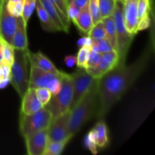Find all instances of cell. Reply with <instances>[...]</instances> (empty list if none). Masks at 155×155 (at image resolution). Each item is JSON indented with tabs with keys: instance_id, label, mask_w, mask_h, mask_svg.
<instances>
[{
	"instance_id": "cell-33",
	"label": "cell",
	"mask_w": 155,
	"mask_h": 155,
	"mask_svg": "<svg viewBox=\"0 0 155 155\" xmlns=\"http://www.w3.org/2000/svg\"><path fill=\"white\" fill-rule=\"evenodd\" d=\"M36 89V94L37 96L38 100L40 101L42 105L45 106L50 101L51 98V94L50 91L47 89L46 87H42V88H37Z\"/></svg>"
},
{
	"instance_id": "cell-8",
	"label": "cell",
	"mask_w": 155,
	"mask_h": 155,
	"mask_svg": "<svg viewBox=\"0 0 155 155\" xmlns=\"http://www.w3.org/2000/svg\"><path fill=\"white\" fill-rule=\"evenodd\" d=\"M71 110L53 118L48 130V142H66L72 139L73 136L69 132V120Z\"/></svg>"
},
{
	"instance_id": "cell-38",
	"label": "cell",
	"mask_w": 155,
	"mask_h": 155,
	"mask_svg": "<svg viewBox=\"0 0 155 155\" xmlns=\"http://www.w3.org/2000/svg\"><path fill=\"white\" fill-rule=\"evenodd\" d=\"M92 43V40L89 36H84V37L80 38L77 42V46L78 47H83V46H87L91 47Z\"/></svg>"
},
{
	"instance_id": "cell-35",
	"label": "cell",
	"mask_w": 155,
	"mask_h": 155,
	"mask_svg": "<svg viewBox=\"0 0 155 155\" xmlns=\"http://www.w3.org/2000/svg\"><path fill=\"white\" fill-rule=\"evenodd\" d=\"M101 57V53L96 52V51H92V50H91L90 53H89V60H88L87 68H94V67L96 66L98 64V62H99ZM87 68H86V69H87Z\"/></svg>"
},
{
	"instance_id": "cell-23",
	"label": "cell",
	"mask_w": 155,
	"mask_h": 155,
	"mask_svg": "<svg viewBox=\"0 0 155 155\" xmlns=\"http://www.w3.org/2000/svg\"><path fill=\"white\" fill-rule=\"evenodd\" d=\"M101 18L112 16L116 0H98Z\"/></svg>"
},
{
	"instance_id": "cell-25",
	"label": "cell",
	"mask_w": 155,
	"mask_h": 155,
	"mask_svg": "<svg viewBox=\"0 0 155 155\" xmlns=\"http://www.w3.org/2000/svg\"><path fill=\"white\" fill-rule=\"evenodd\" d=\"M66 142H48L44 155H59L63 152Z\"/></svg>"
},
{
	"instance_id": "cell-24",
	"label": "cell",
	"mask_w": 155,
	"mask_h": 155,
	"mask_svg": "<svg viewBox=\"0 0 155 155\" xmlns=\"http://www.w3.org/2000/svg\"><path fill=\"white\" fill-rule=\"evenodd\" d=\"M88 36L93 41L106 39V32L105 30H104L102 21H99V22L92 26V29L88 33Z\"/></svg>"
},
{
	"instance_id": "cell-2",
	"label": "cell",
	"mask_w": 155,
	"mask_h": 155,
	"mask_svg": "<svg viewBox=\"0 0 155 155\" xmlns=\"http://www.w3.org/2000/svg\"><path fill=\"white\" fill-rule=\"evenodd\" d=\"M98 107V79L84 96L71 110L69 120V132L73 136L97 113Z\"/></svg>"
},
{
	"instance_id": "cell-39",
	"label": "cell",
	"mask_w": 155,
	"mask_h": 155,
	"mask_svg": "<svg viewBox=\"0 0 155 155\" xmlns=\"http://www.w3.org/2000/svg\"><path fill=\"white\" fill-rule=\"evenodd\" d=\"M89 0H73V2L69 5L74 6L79 11H81V9L89 3Z\"/></svg>"
},
{
	"instance_id": "cell-34",
	"label": "cell",
	"mask_w": 155,
	"mask_h": 155,
	"mask_svg": "<svg viewBox=\"0 0 155 155\" xmlns=\"http://www.w3.org/2000/svg\"><path fill=\"white\" fill-rule=\"evenodd\" d=\"M84 142L85 145L86 146V148H87L92 154H96L97 153H98V151H97L96 141H95V136L93 130H91V131L86 135Z\"/></svg>"
},
{
	"instance_id": "cell-40",
	"label": "cell",
	"mask_w": 155,
	"mask_h": 155,
	"mask_svg": "<svg viewBox=\"0 0 155 155\" xmlns=\"http://www.w3.org/2000/svg\"><path fill=\"white\" fill-rule=\"evenodd\" d=\"M64 63L67 67L72 68L74 65L77 64V56L75 55H68L64 58Z\"/></svg>"
},
{
	"instance_id": "cell-3",
	"label": "cell",
	"mask_w": 155,
	"mask_h": 155,
	"mask_svg": "<svg viewBox=\"0 0 155 155\" xmlns=\"http://www.w3.org/2000/svg\"><path fill=\"white\" fill-rule=\"evenodd\" d=\"M27 49L15 48L14 60L11 66L10 83L20 98H22L29 88L28 65L30 64Z\"/></svg>"
},
{
	"instance_id": "cell-41",
	"label": "cell",
	"mask_w": 155,
	"mask_h": 155,
	"mask_svg": "<svg viewBox=\"0 0 155 155\" xmlns=\"http://www.w3.org/2000/svg\"><path fill=\"white\" fill-rule=\"evenodd\" d=\"M9 82H10V77H8V78H5L2 80L0 82V89H3V88L5 87L8 84Z\"/></svg>"
},
{
	"instance_id": "cell-36",
	"label": "cell",
	"mask_w": 155,
	"mask_h": 155,
	"mask_svg": "<svg viewBox=\"0 0 155 155\" xmlns=\"http://www.w3.org/2000/svg\"><path fill=\"white\" fill-rule=\"evenodd\" d=\"M150 25H151V16H150V14H148V15H145L143 18H142L139 21H138V32L142 31V30H146V29L149 28Z\"/></svg>"
},
{
	"instance_id": "cell-10",
	"label": "cell",
	"mask_w": 155,
	"mask_h": 155,
	"mask_svg": "<svg viewBox=\"0 0 155 155\" xmlns=\"http://www.w3.org/2000/svg\"><path fill=\"white\" fill-rule=\"evenodd\" d=\"M119 63V57L115 50L101 54V59L98 64L94 68H87L86 71L95 79L101 78L102 76L113 70Z\"/></svg>"
},
{
	"instance_id": "cell-1",
	"label": "cell",
	"mask_w": 155,
	"mask_h": 155,
	"mask_svg": "<svg viewBox=\"0 0 155 155\" xmlns=\"http://www.w3.org/2000/svg\"><path fill=\"white\" fill-rule=\"evenodd\" d=\"M151 46L130 65L118 64L98 79V107L97 117L103 120L143 73L151 57Z\"/></svg>"
},
{
	"instance_id": "cell-4",
	"label": "cell",
	"mask_w": 155,
	"mask_h": 155,
	"mask_svg": "<svg viewBox=\"0 0 155 155\" xmlns=\"http://www.w3.org/2000/svg\"><path fill=\"white\" fill-rule=\"evenodd\" d=\"M123 9H124V2L122 0H116L112 18L114 21L115 28H116L117 45V52L119 57L118 64H125L129 49L131 46L132 42L134 38L128 33L126 29Z\"/></svg>"
},
{
	"instance_id": "cell-37",
	"label": "cell",
	"mask_w": 155,
	"mask_h": 155,
	"mask_svg": "<svg viewBox=\"0 0 155 155\" xmlns=\"http://www.w3.org/2000/svg\"><path fill=\"white\" fill-rule=\"evenodd\" d=\"M11 66L10 64L7 63L5 61H0V77L2 79L10 77L11 73Z\"/></svg>"
},
{
	"instance_id": "cell-20",
	"label": "cell",
	"mask_w": 155,
	"mask_h": 155,
	"mask_svg": "<svg viewBox=\"0 0 155 155\" xmlns=\"http://www.w3.org/2000/svg\"><path fill=\"white\" fill-rule=\"evenodd\" d=\"M92 130L95 133L97 147L99 148L105 147L108 142V136H107V127L103 120H99Z\"/></svg>"
},
{
	"instance_id": "cell-32",
	"label": "cell",
	"mask_w": 155,
	"mask_h": 155,
	"mask_svg": "<svg viewBox=\"0 0 155 155\" xmlns=\"http://www.w3.org/2000/svg\"><path fill=\"white\" fill-rule=\"evenodd\" d=\"M62 75L54 77V79L50 80L48 84L46 85V88L50 91L51 96H54L60 92L61 89V78Z\"/></svg>"
},
{
	"instance_id": "cell-15",
	"label": "cell",
	"mask_w": 155,
	"mask_h": 155,
	"mask_svg": "<svg viewBox=\"0 0 155 155\" xmlns=\"http://www.w3.org/2000/svg\"><path fill=\"white\" fill-rule=\"evenodd\" d=\"M27 54H28L30 64L35 65L37 68H40L42 71L45 72L51 73V74H56V75H61L64 74L63 71H59L57 69L54 64L46 57L44 55L42 52L33 53L27 49Z\"/></svg>"
},
{
	"instance_id": "cell-46",
	"label": "cell",
	"mask_w": 155,
	"mask_h": 155,
	"mask_svg": "<svg viewBox=\"0 0 155 155\" xmlns=\"http://www.w3.org/2000/svg\"><path fill=\"white\" fill-rule=\"evenodd\" d=\"M2 80H4V79H2V77H0V82H1V81H2Z\"/></svg>"
},
{
	"instance_id": "cell-22",
	"label": "cell",
	"mask_w": 155,
	"mask_h": 155,
	"mask_svg": "<svg viewBox=\"0 0 155 155\" xmlns=\"http://www.w3.org/2000/svg\"><path fill=\"white\" fill-rule=\"evenodd\" d=\"M0 44L2 46V59L7 63L12 65L14 60V53H15V48L11 44L8 43L2 37H0Z\"/></svg>"
},
{
	"instance_id": "cell-6",
	"label": "cell",
	"mask_w": 155,
	"mask_h": 155,
	"mask_svg": "<svg viewBox=\"0 0 155 155\" xmlns=\"http://www.w3.org/2000/svg\"><path fill=\"white\" fill-rule=\"evenodd\" d=\"M51 112L43 107L33 114L21 113L19 120L20 133L24 138L42 130H47L52 120Z\"/></svg>"
},
{
	"instance_id": "cell-14",
	"label": "cell",
	"mask_w": 155,
	"mask_h": 155,
	"mask_svg": "<svg viewBox=\"0 0 155 155\" xmlns=\"http://www.w3.org/2000/svg\"><path fill=\"white\" fill-rule=\"evenodd\" d=\"M44 8L46 10L49 16L57 26L58 31H63L68 33L70 28L71 21L67 20L60 13L57 8L51 2V0H39Z\"/></svg>"
},
{
	"instance_id": "cell-29",
	"label": "cell",
	"mask_w": 155,
	"mask_h": 155,
	"mask_svg": "<svg viewBox=\"0 0 155 155\" xmlns=\"http://www.w3.org/2000/svg\"><path fill=\"white\" fill-rule=\"evenodd\" d=\"M23 1H9L7 0L6 2V8L11 15L18 18L22 15L23 13Z\"/></svg>"
},
{
	"instance_id": "cell-42",
	"label": "cell",
	"mask_w": 155,
	"mask_h": 155,
	"mask_svg": "<svg viewBox=\"0 0 155 155\" xmlns=\"http://www.w3.org/2000/svg\"><path fill=\"white\" fill-rule=\"evenodd\" d=\"M2 59V46L1 44H0V61Z\"/></svg>"
},
{
	"instance_id": "cell-12",
	"label": "cell",
	"mask_w": 155,
	"mask_h": 155,
	"mask_svg": "<svg viewBox=\"0 0 155 155\" xmlns=\"http://www.w3.org/2000/svg\"><path fill=\"white\" fill-rule=\"evenodd\" d=\"M139 0H125L124 2V24L128 33L134 37L138 33L137 24V5Z\"/></svg>"
},
{
	"instance_id": "cell-27",
	"label": "cell",
	"mask_w": 155,
	"mask_h": 155,
	"mask_svg": "<svg viewBox=\"0 0 155 155\" xmlns=\"http://www.w3.org/2000/svg\"><path fill=\"white\" fill-rule=\"evenodd\" d=\"M90 48L91 50H92V51L99 52L101 54L108 52V51L113 50L111 45H110V43L107 39H100V40L97 41L92 40V43Z\"/></svg>"
},
{
	"instance_id": "cell-18",
	"label": "cell",
	"mask_w": 155,
	"mask_h": 155,
	"mask_svg": "<svg viewBox=\"0 0 155 155\" xmlns=\"http://www.w3.org/2000/svg\"><path fill=\"white\" fill-rule=\"evenodd\" d=\"M71 21L74 23V24L78 27L80 31L86 34L89 33L93 26L90 12H89V3L81 9L79 15Z\"/></svg>"
},
{
	"instance_id": "cell-16",
	"label": "cell",
	"mask_w": 155,
	"mask_h": 155,
	"mask_svg": "<svg viewBox=\"0 0 155 155\" xmlns=\"http://www.w3.org/2000/svg\"><path fill=\"white\" fill-rule=\"evenodd\" d=\"M21 99V113L24 114H33L43 107L36 96V89L33 88H28Z\"/></svg>"
},
{
	"instance_id": "cell-26",
	"label": "cell",
	"mask_w": 155,
	"mask_h": 155,
	"mask_svg": "<svg viewBox=\"0 0 155 155\" xmlns=\"http://www.w3.org/2000/svg\"><path fill=\"white\" fill-rule=\"evenodd\" d=\"M90 51V47H80L77 56V65L79 68H84V69L87 68V63Z\"/></svg>"
},
{
	"instance_id": "cell-21",
	"label": "cell",
	"mask_w": 155,
	"mask_h": 155,
	"mask_svg": "<svg viewBox=\"0 0 155 155\" xmlns=\"http://www.w3.org/2000/svg\"><path fill=\"white\" fill-rule=\"evenodd\" d=\"M102 22L104 24V30L106 32V39L109 41L113 49L117 51V33L115 28L114 21L112 16L102 18Z\"/></svg>"
},
{
	"instance_id": "cell-5",
	"label": "cell",
	"mask_w": 155,
	"mask_h": 155,
	"mask_svg": "<svg viewBox=\"0 0 155 155\" xmlns=\"http://www.w3.org/2000/svg\"><path fill=\"white\" fill-rule=\"evenodd\" d=\"M61 89L60 92L51 96L48 104L44 107L51 112L52 117H57L70 110L73 98V83L71 74L64 73L61 76Z\"/></svg>"
},
{
	"instance_id": "cell-43",
	"label": "cell",
	"mask_w": 155,
	"mask_h": 155,
	"mask_svg": "<svg viewBox=\"0 0 155 155\" xmlns=\"http://www.w3.org/2000/svg\"><path fill=\"white\" fill-rule=\"evenodd\" d=\"M65 2H66L67 5H68H68H69L70 4H71V2H72L73 0H65Z\"/></svg>"
},
{
	"instance_id": "cell-7",
	"label": "cell",
	"mask_w": 155,
	"mask_h": 155,
	"mask_svg": "<svg viewBox=\"0 0 155 155\" xmlns=\"http://www.w3.org/2000/svg\"><path fill=\"white\" fill-rule=\"evenodd\" d=\"M71 77L73 83V98L70 107L71 110L89 91L96 79L84 68H79L76 72L71 74Z\"/></svg>"
},
{
	"instance_id": "cell-17",
	"label": "cell",
	"mask_w": 155,
	"mask_h": 155,
	"mask_svg": "<svg viewBox=\"0 0 155 155\" xmlns=\"http://www.w3.org/2000/svg\"><path fill=\"white\" fill-rule=\"evenodd\" d=\"M12 45L14 48L26 49L28 48L27 37V26L24 24L22 17L18 18V27L13 36Z\"/></svg>"
},
{
	"instance_id": "cell-9",
	"label": "cell",
	"mask_w": 155,
	"mask_h": 155,
	"mask_svg": "<svg viewBox=\"0 0 155 155\" xmlns=\"http://www.w3.org/2000/svg\"><path fill=\"white\" fill-rule=\"evenodd\" d=\"M6 2L7 0H0V37L12 45L18 27V18L9 14L6 8Z\"/></svg>"
},
{
	"instance_id": "cell-45",
	"label": "cell",
	"mask_w": 155,
	"mask_h": 155,
	"mask_svg": "<svg viewBox=\"0 0 155 155\" xmlns=\"http://www.w3.org/2000/svg\"><path fill=\"white\" fill-rule=\"evenodd\" d=\"M9 1H23L24 2V0H9Z\"/></svg>"
},
{
	"instance_id": "cell-28",
	"label": "cell",
	"mask_w": 155,
	"mask_h": 155,
	"mask_svg": "<svg viewBox=\"0 0 155 155\" xmlns=\"http://www.w3.org/2000/svg\"><path fill=\"white\" fill-rule=\"evenodd\" d=\"M36 0H24L23 13L21 17L26 26L27 25V22L33 15V11L36 8Z\"/></svg>"
},
{
	"instance_id": "cell-19",
	"label": "cell",
	"mask_w": 155,
	"mask_h": 155,
	"mask_svg": "<svg viewBox=\"0 0 155 155\" xmlns=\"http://www.w3.org/2000/svg\"><path fill=\"white\" fill-rule=\"evenodd\" d=\"M36 12H37L38 17L39 18V21H40L41 26H42V29L48 32L58 31L57 26L55 25L54 21H52L51 17L49 16L48 12L44 8L43 6L42 5V4H41L39 0H36Z\"/></svg>"
},
{
	"instance_id": "cell-11",
	"label": "cell",
	"mask_w": 155,
	"mask_h": 155,
	"mask_svg": "<svg viewBox=\"0 0 155 155\" xmlns=\"http://www.w3.org/2000/svg\"><path fill=\"white\" fill-rule=\"evenodd\" d=\"M29 155H44L48 142V130H42L24 138Z\"/></svg>"
},
{
	"instance_id": "cell-30",
	"label": "cell",
	"mask_w": 155,
	"mask_h": 155,
	"mask_svg": "<svg viewBox=\"0 0 155 155\" xmlns=\"http://www.w3.org/2000/svg\"><path fill=\"white\" fill-rule=\"evenodd\" d=\"M89 8L93 25L102 20L101 13H100L98 0H89Z\"/></svg>"
},
{
	"instance_id": "cell-44",
	"label": "cell",
	"mask_w": 155,
	"mask_h": 155,
	"mask_svg": "<svg viewBox=\"0 0 155 155\" xmlns=\"http://www.w3.org/2000/svg\"><path fill=\"white\" fill-rule=\"evenodd\" d=\"M149 2H150V5H151V8H152V6H153V0H149Z\"/></svg>"
},
{
	"instance_id": "cell-13",
	"label": "cell",
	"mask_w": 155,
	"mask_h": 155,
	"mask_svg": "<svg viewBox=\"0 0 155 155\" xmlns=\"http://www.w3.org/2000/svg\"><path fill=\"white\" fill-rule=\"evenodd\" d=\"M30 75H29V88L37 89V88L46 87L48 82L54 77L61 75L45 72L35 65L30 64ZM62 75V74H61Z\"/></svg>"
},
{
	"instance_id": "cell-31",
	"label": "cell",
	"mask_w": 155,
	"mask_h": 155,
	"mask_svg": "<svg viewBox=\"0 0 155 155\" xmlns=\"http://www.w3.org/2000/svg\"><path fill=\"white\" fill-rule=\"evenodd\" d=\"M152 12V8L150 5L149 0H139L137 5V17L138 20H140L145 15Z\"/></svg>"
},
{
	"instance_id": "cell-47",
	"label": "cell",
	"mask_w": 155,
	"mask_h": 155,
	"mask_svg": "<svg viewBox=\"0 0 155 155\" xmlns=\"http://www.w3.org/2000/svg\"><path fill=\"white\" fill-rule=\"evenodd\" d=\"M122 1H123V2H124V1H125V0H122Z\"/></svg>"
}]
</instances>
